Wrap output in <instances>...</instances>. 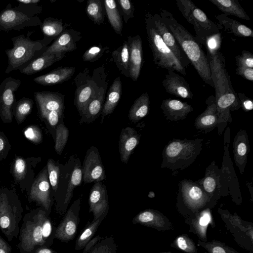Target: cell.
I'll list each match as a JSON object with an SVG mask.
<instances>
[{
    "mask_svg": "<svg viewBox=\"0 0 253 253\" xmlns=\"http://www.w3.org/2000/svg\"><path fill=\"white\" fill-rule=\"evenodd\" d=\"M19 79L11 77L5 78L0 84V116L3 123L12 121V107L15 102L14 93L20 87Z\"/></svg>",
    "mask_w": 253,
    "mask_h": 253,
    "instance_id": "obj_17",
    "label": "cell"
},
{
    "mask_svg": "<svg viewBox=\"0 0 253 253\" xmlns=\"http://www.w3.org/2000/svg\"><path fill=\"white\" fill-rule=\"evenodd\" d=\"M82 170L83 180L86 184L101 182L106 179L104 168L96 147L91 146L87 150Z\"/></svg>",
    "mask_w": 253,
    "mask_h": 253,
    "instance_id": "obj_16",
    "label": "cell"
},
{
    "mask_svg": "<svg viewBox=\"0 0 253 253\" xmlns=\"http://www.w3.org/2000/svg\"><path fill=\"white\" fill-rule=\"evenodd\" d=\"M31 253H58L55 251L50 248L49 247L42 246L40 247Z\"/></svg>",
    "mask_w": 253,
    "mask_h": 253,
    "instance_id": "obj_61",
    "label": "cell"
},
{
    "mask_svg": "<svg viewBox=\"0 0 253 253\" xmlns=\"http://www.w3.org/2000/svg\"><path fill=\"white\" fill-rule=\"evenodd\" d=\"M42 22L37 16H30L12 7L9 3L0 12V31H18L27 27L40 25Z\"/></svg>",
    "mask_w": 253,
    "mask_h": 253,
    "instance_id": "obj_14",
    "label": "cell"
},
{
    "mask_svg": "<svg viewBox=\"0 0 253 253\" xmlns=\"http://www.w3.org/2000/svg\"><path fill=\"white\" fill-rule=\"evenodd\" d=\"M83 173L80 160L71 156L65 165L61 164L58 188L53 196L56 202L55 209L63 214L73 197L74 189L82 182Z\"/></svg>",
    "mask_w": 253,
    "mask_h": 253,
    "instance_id": "obj_4",
    "label": "cell"
},
{
    "mask_svg": "<svg viewBox=\"0 0 253 253\" xmlns=\"http://www.w3.org/2000/svg\"><path fill=\"white\" fill-rule=\"evenodd\" d=\"M69 131L62 120L57 126L55 134L54 148L58 155H61L64 149L69 138Z\"/></svg>",
    "mask_w": 253,
    "mask_h": 253,
    "instance_id": "obj_46",
    "label": "cell"
},
{
    "mask_svg": "<svg viewBox=\"0 0 253 253\" xmlns=\"http://www.w3.org/2000/svg\"><path fill=\"white\" fill-rule=\"evenodd\" d=\"M159 14L201 78L213 87L210 64L201 44L170 12L160 8Z\"/></svg>",
    "mask_w": 253,
    "mask_h": 253,
    "instance_id": "obj_2",
    "label": "cell"
},
{
    "mask_svg": "<svg viewBox=\"0 0 253 253\" xmlns=\"http://www.w3.org/2000/svg\"><path fill=\"white\" fill-rule=\"evenodd\" d=\"M198 245L204 249L207 253H239L224 243L215 239L209 242L199 240Z\"/></svg>",
    "mask_w": 253,
    "mask_h": 253,
    "instance_id": "obj_45",
    "label": "cell"
},
{
    "mask_svg": "<svg viewBox=\"0 0 253 253\" xmlns=\"http://www.w3.org/2000/svg\"><path fill=\"white\" fill-rule=\"evenodd\" d=\"M122 94V83L120 77L116 78L110 86L101 111V123L107 115L112 114L117 106Z\"/></svg>",
    "mask_w": 253,
    "mask_h": 253,
    "instance_id": "obj_35",
    "label": "cell"
},
{
    "mask_svg": "<svg viewBox=\"0 0 253 253\" xmlns=\"http://www.w3.org/2000/svg\"><path fill=\"white\" fill-rule=\"evenodd\" d=\"M23 209L14 190L0 187V230L8 241L18 237Z\"/></svg>",
    "mask_w": 253,
    "mask_h": 253,
    "instance_id": "obj_5",
    "label": "cell"
},
{
    "mask_svg": "<svg viewBox=\"0 0 253 253\" xmlns=\"http://www.w3.org/2000/svg\"><path fill=\"white\" fill-rule=\"evenodd\" d=\"M211 209L206 208L193 217L184 219L185 222L189 227V231L196 235L199 240L208 241L207 229L209 226L213 228L215 223L211 214Z\"/></svg>",
    "mask_w": 253,
    "mask_h": 253,
    "instance_id": "obj_21",
    "label": "cell"
},
{
    "mask_svg": "<svg viewBox=\"0 0 253 253\" xmlns=\"http://www.w3.org/2000/svg\"><path fill=\"white\" fill-rule=\"evenodd\" d=\"M140 135L133 128L126 127L121 132L119 141V153L121 161L127 164L130 155L139 142Z\"/></svg>",
    "mask_w": 253,
    "mask_h": 253,
    "instance_id": "obj_27",
    "label": "cell"
},
{
    "mask_svg": "<svg viewBox=\"0 0 253 253\" xmlns=\"http://www.w3.org/2000/svg\"><path fill=\"white\" fill-rule=\"evenodd\" d=\"M218 21V28L224 29L225 31L240 37H253L252 30L237 20L232 19L223 13L215 15Z\"/></svg>",
    "mask_w": 253,
    "mask_h": 253,
    "instance_id": "obj_32",
    "label": "cell"
},
{
    "mask_svg": "<svg viewBox=\"0 0 253 253\" xmlns=\"http://www.w3.org/2000/svg\"><path fill=\"white\" fill-rule=\"evenodd\" d=\"M64 113L52 111L46 113L41 117L45 120L47 127L52 135L53 139L55 137L56 128L59 123L63 120Z\"/></svg>",
    "mask_w": 253,
    "mask_h": 253,
    "instance_id": "obj_51",
    "label": "cell"
},
{
    "mask_svg": "<svg viewBox=\"0 0 253 253\" xmlns=\"http://www.w3.org/2000/svg\"><path fill=\"white\" fill-rule=\"evenodd\" d=\"M181 195L178 194L177 210L184 219L193 217L196 213L206 209H211L213 203L203 189L195 183H182Z\"/></svg>",
    "mask_w": 253,
    "mask_h": 253,
    "instance_id": "obj_10",
    "label": "cell"
},
{
    "mask_svg": "<svg viewBox=\"0 0 253 253\" xmlns=\"http://www.w3.org/2000/svg\"><path fill=\"white\" fill-rule=\"evenodd\" d=\"M102 237L99 235L92 238L85 246L83 249V253H88L94 246L101 240Z\"/></svg>",
    "mask_w": 253,
    "mask_h": 253,
    "instance_id": "obj_59",
    "label": "cell"
},
{
    "mask_svg": "<svg viewBox=\"0 0 253 253\" xmlns=\"http://www.w3.org/2000/svg\"><path fill=\"white\" fill-rule=\"evenodd\" d=\"M98 87L95 83L88 81L77 89L75 104L81 117L83 115L88 104L94 96Z\"/></svg>",
    "mask_w": 253,
    "mask_h": 253,
    "instance_id": "obj_33",
    "label": "cell"
},
{
    "mask_svg": "<svg viewBox=\"0 0 253 253\" xmlns=\"http://www.w3.org/2000/svg\"><path fill=\"white\" fill-rule=\"evenodd\" d=\"M134 224H139L159 231L174 230L171 221L163 213L154 209H146L139 212L132 219Z\"/></svg>",
    "mask_w": 253,
    "mask_h": 253,
    "instance_id": "obj_20",
    "label": "cell"
},
{
    "mask_svg": "<svg viewBox=\"0 0 253 253\" xmlns=\"http://www.w3.org/2000/svg\"><path fill=\"white\" fill-rule=\"evenodd\" d=\"M35 31H29L27 35L21 34L11 39L13 46L5 51L8 58V65L5 73L26 67L33 60L42 55L51 40L44 38L33 41L30 36Z\"/></svg>",
    "mask_w": 253,
    "mask_h": 253,
    "instance_id": "obj_3",
    "label": "cell"
},
{
    "mask_svg": "<svg viewBox=\"0 0 253 253\" xmlns=\"http://www.w3.org/2000/svg\"><path fill=\"white\" fill-rule=\"evenodd\" d=\"M183 17L193 25L197 41L205 47L209 39L219 33L217 25L208 18L205 12L190 0H176Z\"/></svg>",
    "mask_w": 253,
    "mask_h": 253,
    "instance_id": "obj_9",
    "label": "cell"
},
{
    "mask_svg": "<svg viewBox=\"0 0 253 253\" xmlns=\"http://www.w3.org/2000/svg\"><path fill=\"white\" fill-rule=\"evenodd\" d=\"M106 48L101 45L92 46L84 53L83 59L84 61L93 62L103 55Z\"/></svg>",
    "mask_w": 253,
    "mask_h": 253,
    "instance_id": "obj_52",
    "label": "cell"
},
{
    "mask_svg": "<svg viewBox=\"0 0 253 253\" xmlns=\"http://www.w3.org/2000/svg\"><path fill=\"white\" fill-rule=\"evenodd\" d=\"M16 1L19 3L18 5L13 8L29 16H35L42 11V6L39 4L40 0H16Z\"/></svg>",
    "mask_w": 253,
    "mask_h": 253,
    "instance_id": "obj_49",
    "label": "cell"
},
{
    "mask_svg": "<svg viewBox=\"0 0 253 253\" xmlns=\"http://www.w3.org/2000/svg\"><path fill=\"white\" fill-rule=\"evenodd\" d=\"M33 104V100L27 97L22 98L15 102L12 111L18 124H21L31 113Z\"/></svg>",
    "mask_w": 253,
    "mask_h": 253,
    "instance_id": "obj_42",
    "label": "cell"
},
{
    "mask_svg": "<svg viewBox=\"0 0 253 253\" xmlns=\"http://www.w3.org/2000/svg\"><path fill=\"white\" fill-rule=\"evenodd\" d=\"M236 74L249 81H253V68L244 67H237Z\"/></svg>",
    "mask_w": 253,
    "mask_h": 253,
    "instance_id": "obj_57",
    "label": "cell"
},
{
    "mask_svg": "<svg viewBox=\"0 0 253 253\" xmlns=\"http://www.w3.org/2000/svg\"><path fill=\"white\" fill-rule=\"evenodd\" d=\"M217 212L226 230L242 249L253 253V223L243 220L237 213L219 207Z\"/></svg>",
    "mask_w": 253,
    "mask_h": 253,
    "instance_id": "obj_11",
    "label": "cell"
},
{
    "mask_svg": "<svg viewBox=\"0 0 253 253\" xmlns=\"http://www.w3.org/2000/svg\"><path fill=\"white\" fill-rule=\"evenodd\" d=\"M20 253H24V252H20Z\"/></svg>",
    "mask_w": 253,
    "mask_h": 253,
    "instance_id": "obj_63",
    "label": "cell"
},
{
    "mask_svg": "<svg viewBox=\"0 0 253 253\" xmlns=\"http://www.w3.org/2000/svg\"><path fill=\"white\" fill-rule=\"evenodd\" d=\"M75 67H59L51 72L36 78L33 80L42 85H51L62 83L70 79L75 72Z\"/></svg>",
    "mask_w": 253,
    "mask_h": 253,
    "instance_id": "obj_31",
    "label": "cell"
},
{
    "mask_svg": "<svg viewBox=\"0 0 253 253\" xmlns=\"http://www.w3.org/2000/svg\"><path fill=\"white\" fill-rule=\"evenodd\" d=\"M40 28L44 38L50 40L58 37L63 31L62 20L51 17L45 18L40 25Z\"/></svg>",
    "mask_w": 253,
    "mask_h": 253,
    "instance_id": "obj_43",
    "label": "cell"
},
{
    "mask_svg": "<svg viewBox=\"0 0 253 253\" xmlns=\"http://www.w3.org/2000/svg\"><path fill=\"white\" fill-rule=\"evenodd\" d=\"M129 77L136 81L139 76L143 60L142 42L139 35L128 37Z\"/></svg>",
    "mask_w": 253,
    "mask_h": 253,
    "instance_id": "obj_24",
    "label": "cell"
},
{
    "mask_svg": "<svg viewBox=\"0 0 253 253\" xmlns=\"http://www.w3.org/2000/svg\"><path fill=\"white\" fill-rule=\"evenodd\" d=\"M207 108L199 115L195 122L197 129L208 132L217 126L218 116L217 113L215 96L210 95L206 100Z\"/></svg>",
    "mask_w": 253,
    "mask_h": 253,
    "instance_id": "obj_26",
    "label": "cell"
},
{
    "mask_svg": "<svg viewBox=\"0 0 253 253\" xmlns=\"http://www.w3.org/2000/svg\"><path fill=\"white\" fill-rule=\"evenodd\" d=\"M151 15V13L147 12L145 22L147 38L155 64L158 68L171 70L185 76L187 74L186 69L182 66L157 32Z\"/></svg>",
    "mask_w": 253,
    "mask_h": 253,
    "instance_id": "obj_8",
    "label": "cell"
},
{
    "mask_svg": "<svg viewBox=\"0 0 253 253\" xmlns=\"http://www.w3.org/2000/svg\"><path fill=\"white\" fill-rule=\"evenodd\" d=\"M46 215L45 211L41 207L24 215L17 246L20 252L31 253L40 247L46 246L43 238V224Z\"/></svg>",
    "mask_w": 253,
    "mask_h": 253,
    "instance_id": "obj_7",
    "label": "cell"
},
{
    "mask_svg": "<svg viewBox=\"0 0 253 253\" xmlns=\"http://www.w3.org/2000/svg\"><path fill=\"white\" fill-rule=\"evenodd\" d=\"M159 253H173L171 252H159Z\"/></svg>",
    "mask_w": 253,
    "mask_h": 253,
    "instance_id": "obj_62",
    "label": "cell"
},
{
    "mask_svg": "<svg viewBox=\"0 0 253 253\" xmlns=\"http://www.w3.org/2000/svg\"><path fill=\"white\" fill-rule=\"evenodd\" d=\"M86 13L95 23L99 25L103 22L102 7L99 0H89L87 2Z\"/></svg>",
    "mask_w": 253,
    "mask_h": 253,
    "instance_id": "obj_50",
    "label": "cell"
},
{
    "mask_svg": "<svg viewBox=\"0 0 253 253\" xmlns=\"http://www.w3.org/2000/svg\"><path fill=\"white\" fill-rule=\"evenodd\" d=\"M233 145L235 164L242 174L244 171L250 151L249 139L246 131L241 130L238 132L235 137Z\"/></svg>",
    "mask_w": 253,
    "mask_h": 253,
    "instance_id": "obj_29",
    "label": "cell"
},
{
    "mask_svg": "<svg viewBox=\"0 0 253 253\" xmlns=\"http://www.w3.org/2000/svg\"><path fill=\"white\" fill-rule=\"evenodd\" d=\"M88 253H117V245L113 235L102 238Z\"/></svg>",
    "mask_w": 253,
    "mask_h": 253,
    "instance_id": "obj_48",
    "label": "cell"
},
{
    "mask_svg": "<svg viewBox=\"0 0 253 253\" xmlns=\"http://www.w3.org/2000/svg\"><path fill=\"white\" fill-rule=\"evenodd\" d=\"M202 139L173 140L163 153L162 168L182 169L192 164L202 150Z\"/></svg>",
    "mask_w": 253,
    "mask_h": 253,
    "instance_id": "obj_6",
    "label": "cell"
},
{
    "mask_svg": "<svg viewBox=\"0 0 253 253\" xmlns=\"http://www.w3.org/2000/svg\"><path fill=\"white\" fill-rule=\"evenodd\" d=\"M46 166L48 179L51 188L52 196H53L58 188L61 164L56 162L52 159H49Z\"/></svg>",
    "mask_w": 253,
    "mask_h": 253,
    "instance_id": "obj_47",
    "label": "cell"
},
{
    "mask_svg": "<svg viewBox=\"0 0 253 253\" xmlns=\"http://www.w3.org/2000/svg\"><path fill=\"white\" fill-rule=\"evenodd\" d=\"M235 64L237 67L253 68V54L249 51L243 50L240 55L235 57Z\"/></svg>",
    "mask_w": 253,
    "mask_h": 253,
    "instance_id": "obj_54",
    "label": "cell"
},
{
    "mask_svg": "<svg viewBox=\"0 0 253 253\" xmlns=\"http://www.w3.org/2000/svg\"><path fill=\"white\" fill-rule=\"evenodd\" d=\"M151 16L155 28L163 42L181 63L182 66L185 69L188 68L191 64L190 61L172 34L164 23L160 15L155 13L152 14Z\"/></svg>",
    "mask_w": 253,
    "mask_h": 253,
    "instance_id": "obj_18",
    "label": "cell"
},
{
    "mask_svg": "<svg viewBox=\"0 0 253 253\" xmlns=\"http://www.w3.org/2000/svg\"><path fill=\"white\" fill-rule=\"evenodd\" d=\"M81 205L80 198L74 201L56 228L55 238L64 242H68L74 239L80 222Z\"/></svg>",
    "mask_w": 253,
    "mask_h": 253,
    "instance_id": "obj_15",
    "label": "cell"
},
{
    "mask_svg": "<svg viewBox=\"0 0 253 253\" xmlns=\"http://www.w3.org/2000/svg\"><path fill=\"white\" fill-rule=\"evenodd\" d=\"M170 247L185 253H198V249L194 240L186 233L177 236L170 244Z\"/></svg>",
    "mask_w": 253,
    "mask_h": 253,
    "instance_id": "obj_44",
    "label": "cell"
},
{
    "mask_svg": "<svg viewBox=\"0 0 253 253\" xmlns=\"http://www.w3.org/2000/svg\"><path fill=\"white\" fill-rule=\"evenodd\" d=\"M26 138L35 144H40L42 141V134L40 128L35 125L27 127L24 131Z\"/></svg>",
    "mask_w": 253,
    "mask_h": 253,
    "instance_id": "obj_53",
    "label": "cell"
},
{
    "mask_svg": "<svg viewBox=\"0 0 253 253\" xmlns=\"http://www.w3.org/2000/svg\"><path fill=\"white\" fill-rule=\"evenodd\" d=\"M118 2L122 9L121 15L126 24L130 18L134 17V6L129 0H118Z\"/></svg>",
    "mask_w": 253,
    "mask_h": 253,
    "instance_id": "obj_55",
    "label": "cell"
},
{
    "mask_svg": "<svg viewBox=\"0 0 253 253\" xmlns=\"http://www.w3.org/2000/svg\"><path fill=\"white\" fill-rule=\"evenodd\" d=\"M103 219L99 218L93 220L91 222H87L76 241V250L79 251L84 248L85 245L93 238Z\"/></svg>",
    "mask_w": 253,
    "mask_h": 253,
    "instance_id": "obj_40",
    "label": "cell"
},
{
    "mask_svg": "<svg viewBox=\"0 0 253 253\" xmlns=\"http://www.w3.org/2000/svg\"><path fill=\"white\" fill-rule=\"evenodd\" d=\"M88 204L93 220L106 217L109 209V197L105 185L101 182H95L90 189Z\"/></svg>",
    "mask_w": 253,
    "mask_h": 253,
    "instance_id": "obj_19",
    "label": "cell"
},
{
    "mask_svg": "<svg viewBox=\"0 0 253 253\" xmlns=\"http://www.w3.org/2000/svg\"><path fill=\"white\" fill-rule=\"evenodd\" d=\"M112 56L122 74L126 77H129V54L127 41H125L121 46L115 50L112 54Z\"/></svg>",
    "mask_w": 253,
    "mask_h": 253,
    "instance_id": "obj_39",
    "label": "cell"
},
{
    "mask_svg": "<svg viewBox=\"0 0 253 253\" xmlns=\"http://www.w3.org/2000/svg\"><path fill=\"white\" fill-rule=\"evenodd\" d=\"M160 108L166 119L171 121L184 120L193 111V107L187 102L171 98L163 100Z\"/></svg>",
    "mask_w": 253,
    "mask_h": 253,
    "instance_id": "obj_25",
    "label": "cell"
},
{
    "mask_svg": "<svg viewBox=\"0 0 253 253\" xmlns=\"http://www.w3.org/2000/svg\"><path fill=\"white\" fill-rule=\"evenodd\" d=\"M12 249L8 243L0 236V253H11Z\"/></svg>",
    "mask_w": 253,
    "mask_h": 253,
    "instance_id": "obj_60",
    "label": "cell"
},
{
    "mask_svg": "<svg viewBox=\"0 0 253 253\" xmlns=\"http://www.w3.org/2000/svg\"><path fill=\"white\" fill-rule=\"evenodd\" d=\"M41 160L40 157L24 158L15 155L11 165L10 173L15 184L19 185L22 193H29L35 179V169Z\"/></svg>",
    "mask_w": 253,
    "mask_h": 253,
    "instance_id": "obj_12",
    "label": "cell"
},
{
    "mask_svg": "<svg viewBox=\"0 0 253 253\" xmlns=\"http://www.w3.org/2000/svg\"><path fill=\"white\" fill-rule=\"evenodd\" d=\"M221 176L219 172H216L215 169L208 167L206 170L205 176L199 181V185L208 195L209 197L215 205L217 201L222 196L221 190Z\"/></svg>",
    "mask_w": 253,
    "mask_h": 253,
    "instance_id": "obj_28",
    "label": "cell"
},
{
    "mask_svg": "<svg viewBox=\"0 0 253 253\" xmlns=\"http://www.w3.org/2000/svg\"><path fill=\"white\" fill-rule=\"evenodd\" d=\"M77 48L76 41L70 32L67 31L63 32L46 50L42 55H46L52 53H65L72 51Z\"/></svg>",
    "mask_w": 253,
    "mask_h": 253,
    "instance_id": "obj_36",
    "label": "cell"
},
{
    "mask_svg": "<svg viewBox=\"0 0 253 253\" xmlns=\"http://www.w3.org/2000/svg\"><path fill=\"white\" fill-rule=\"evenodd\" d=\"M29 202H36L49 215L52 205V194L48 179L46 165L35 178L29 193Z\"/></svg>",
    "mask_w": 253,
    "mask_h": 253,
    "instance_id": "obj_13",
    "label": "cell"
},
{
    "mask_svg": "<svg viewBox=\"0 0 253 253\" xmlns=\"http://www.w3.org/2000/svg\"><path fill=\"white\" fill-rule=\"evenodd\" d=\"M162 85L167 92L176 97L185 99H192L193 97L186 80L172 70H168V73L162 81Z\"/></svg>",
    "mask_w": 253,
    "mask_h": 253,
    "instance_id": "obj_22",
    "label": "cell"
},
{
    "mask_svg": "<svg viewBox=\"0 0 253 253\" xmlns=\"http://www.w3.org/2000/svg\"><path fill=\"white\" fill-rule=\"evenodd\" d=\"M40 115L52 111L64 113V98L62 94L50 91H37L34 93Z\"/></svg>",
    "mask_w": 253,
    "mask_h": 253,
    "instance_id": "obj_23",
    "label": "cell"
},
{
    "mask_svg": "<svg viewBox=\"0 0 253 253\" xmlns=\"http://www.w3.org/2000/svg\"><path fill=\"white\" fill-rule=\"evenodd\" d=\"M207 57L215 91V102L218 116V132L223 131L227 122H231V111L239 110L241 103L232 85L230 77L225 66V57L218 48L207 46Z\"/></svg>",
    "mask_w": 253,
    "mask_h": 253,
    "instance_id": "obj_1",
    "label": "cell"
},
{
    "mask_svg": "<svg viewBox=\"0 0 253 253\" xmlns=\"http://www.w3.org/2000/svg\"><path fill=\"white\" fill-rule=\"evenodd\" d=\"M104 6L108 20L112 27L117 34L122 35V20L115 0H105Z\"/></svg>",
    "mask_w": 253,
    "mask_h": 253,
    "instance_id": "obj_41",
    "label": "cell"
},
{
    "mask_svg": "<svg viewBox=\"0 0 253 253\" xmlns=\"http://www.w3.org/2000/svg\"><path fill=\"white\" fill-rule=\"evenodd\" d=\"M65 53H52L46 55H41L32 61L25 68L20 70L21 74L31 75L49 67L60 60Z\"/></svg>",
    "mask_w": 253,
    "mask_h": 253,
    "instance_id": "obj_34",
    "label": "cell"
},
{
    "mask_svg": "<svg viewBox=\"0 0 253 253\" xmlns=\"http://www.w3.org/2000/svg\"><path fill=\"white\" fill-rule=\"evenodd\" d=\"M238 98L241 103V107L247 112L253 109V102L245 94L239 92L237 94Z\"/></svg>",
    "mask_w": 253,
    "mask_h": 253,
    "instance_id": "obj_58",
    "label": "cell"
},
{
    "mask_svg": "<svg viewBox=\"0 0 253 253\" xmlns=\"http://www.w3.org/2000/svg\"><path fill=\"white\" fill-rule=\"evenodd\" d=\"M150 109V100L148 94L142 93L134 101L128 114V118L133 123H136L145 117Z\"/></svg>",
    "mask_w": 253,
    "mask_h": 253,
    "instance_id": "obj_38",
    "label": "cell"
},
{
    "mask_svg": "<svg viewBox=\"0 0 253 253\" xmlns=\"http://www.w3.org/2000/svg\"><path fill=\"white\" fill-rule=\"evenodd\" d=\"M106 88L99 87L95 94L88 104L86 109L81 117L80 124L91 123L101 114L103 108V103L105 95Z\"/></svg>",
    "mask_w": 253,
    "mask_h": 253,
    "instance_id": "obj_30",
    "label": "cell"
},
{
    "mask_svg": "<svg viewBox=\"0 0 253 253\" xmlns=\"http://www.w3.org/2000/svg\"><path fill=\"white\" fill-rule=\"evenodd\" d=\"M11 147V145L9 143L5 134L0 131V161L4 160L6 158Z\"/></svg>",
    "mask_w": 253,
    "mask_h": 253,
    "instance_id": "obj_56",
    "label": "cell"
},
{
    "mask_svg": "<svg viewBox=\"0 0 253 253\" xmlns=\"http://www.w3.org/2000/svg\"><path fill=\"white\" fill-rule=\"evenodd\" d=\"M226 15H233L249 21L250 18L238 0H209Z\"/></svg>",
    "mask_w": 253,
    "mask_h": 253,
    "instance_id": "obj_37",
    "label": "cell"
}]
</instances>
